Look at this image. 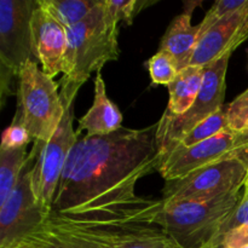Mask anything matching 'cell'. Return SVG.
Listing matches in <instances>:
<instances>
[{
	"label": "cell",
	"instance_id": "7402d4cb",
	"mask_svg": "<svg viewBox=\"0 0 248 248\" xmlns=\"http://www.w3.org/2000/svg\"><path fill=\"white\" fill-rule=\"evenodd\" d=\"M245 224H248V178L246 183H245L244 195H242L240 202L232 210L229 217L220 225L219 230L212 239V241L207 245H222L223 246V239H224L225 235L232 232V230L242 227Z\"/></svg>",
	"mask_w": 248,
	"mask_h": 248
},
{
	"label": "cell",
	"instance_id": "ffe728a7",
	"mask_svg": "<svg viewBox=\"0 0 248 248\" xmlns=\"http://www.w3.org/2000/svg\"><path fill=\"white\" fill-rule=\"evenodd\" d=\"M148 69L153 84L167 85V86L176 79L179 73L176 61L165 51H157L149 58Z\"/></svg>",
	"mask_w": 248,
	"mask_h": 248
},
{
	"label": "cell",
	"instance_id": "4dcf8cb0",
	"mask_svg": "<svg viewBox=\"0 0 248 248\" xmlns=\"http://www.w3.org/2000/svg\"><path fill=\"white\" fill-rule=\"evenodd\" d=\"M242 248H248V246H245V247H242Z\"/></svg>",
	"mask_w": 248,
	"mask_h": 248
},
{
	"label": "cell",
	"instance_id": "cb8c5ba5",
	"mask_svg": "<svg viewBox=\"0 0 248 248\" xmlns=\"http://www.w3.org/2000/svg\"><path fill=\"white\" fill-rule=\"evenodd\" d=\"M228 128L240 135L248 130V89L225 108Z\"/></svg>",
	"mask_w": 248,
	"mask_h": 248
},
{
	"label": "cell",
	"instance_id": "44dd1931",
	"mask_svg": "<svg viewBox=\"0 0 248 248\" xmlns=\"http://www.w3.org/2000/svg\"><path fill=\"white\" fill-rule=\"evenodd\" d=\"M110 16L118 23L132 24L133 19L145 7L154 5L155 0H104Z\"/></svg>",
	"mask_w": 248,
	"mask_h": 248
},
{
	"label": "cell",
	"instance_id": "d6986e66",
	"mask_svg": "<svg viewBox=\"0 0 248 248\" xmlns=\"http://www.w3.org/2000/svg\"><path fill=\"white\" fill-rule=\"evenodd\" d=\"M227 110H225V108H223L220 109V110H218L217 113L213 114L212 116L206 119L205 121L199 124V125L196 126V127H194L193 130L189 131V132L186 133L176 145H174L173 149L171 150V153L176 152V150L184 149V148L193 147V145L195 144H199V143L203 142V140H210V138L215 137V136H217L218 133L227 130ZM171 153H170V154H171ZM169 155H167V156H169ZM166 157H165V159H166ZM164 160H162V161H164Z\"/></svg>",
	"mask_w": 248,
	"mask_h": 248
},
{
	"label": "cell",
	"instance_id": "5bb4252c",
	"mask_svg": "<svg viewBox=\"0 0 248 248\" xmlns=\"http://www.w3.org/2000/svg\"><path fill=\"white\" fill-rule=\"evenodd\" d=\"M195 7L186 9L183 14L172 19L160 43L159 51H165L172 56L179 72L189 67L200 41L199 24H191V15Z\"/></svg>",
	"mask_w": 248,
	"mask_h": 248
},
{
	"label": "cell",
	"instance_id": "30bf717a",
	"mask_svg": "<svg viewBox=\"0 0 248 248\" xmlns=\"http://www.w3.org/2000/svg\"><path fill=\"white\" fill-rule=\"evenodd\" d=\"M235 137L236 133L227 128L199 144L176 150L160 164L157 172L165 182L183 178L234 152Z\"/></svg>",
	"mask_w": 248,
	"mask_h": 248
},
{
	"label": "cell",
	"instance_id": "ac0fdd59",
	"mask_svg": "<svg viewBox=\"0 0 248 248\" xmlns=\"http://www.w3.org/2000/svg\"><path fill=\"white\" fill-rule=\"evenodd\" d=\"M28 156L27 147L0 149V206L16 188Z\"/></svg>",
	"mask_w": 248,
	"mask_h": 248
},
{
	"label": "cell",
	"instance_id": "f1b7e54d",
	"mask_svg": "<svg viewBox=\"0 0 248 248\" xmlns=\"http://www.w3.org/2000/svg\"><path fill=\"white\" fill-rule=\"evenodd\" d=\"M16 248H27V247H24V246H18V247H16Z\"/></svg>",
	"mask_w": 248,
	"mask_h": 248
},
{
	"label": "cell",
	"instance_id": "83f0119b",
	"mask_svg": "<svg viewBox=\"0 0 248 248\" xmlns=\"http://www.w3.org/2000/svg\"><path fill=\"white\" fill-rule=\"evenodd\" d=\"M203 248H223L222 245H206Z\"/></svg>",
	"mask_w": 248,
	"mask_h": 248
},
{
	"label": "cell",
	"instance_id": "6da1fadb",
	"mask_svg": "<svg viewBox=\"0 0 248 248\" xmlns=\"http://www.w3.org/2000/svg\"><path fill=\"white\" fill-rule=\"evenodd\" d=\"M156 132L154 124L78 140L65 162L51 215H87L137 200L138 182L159 170Z\"/></svg>",
	"mask_w": 248,
	"mask_h": 248
},
{
	"label": "cell",
	"instance_id": "e0dca14e",
	"mask_svg": "<svg viewBox=\"0 0 248 248\" xmlns=\"http://www.w3.org/2000/svg\"><path fill=\"white\" fill-rule=\"evenodd\" d=\"M99 0H36L53 19L65 29L86 18Z\"/></svg>",
	"mask_w": 248,
	"mask_h": 248
},
{
	"label": "cell",
	"instance_id": "5b68a950",
	"mask_svg": "<svg viewBox=\"0 0 248 248\" xmlns=\"http://www.w3.org/2000/svg\"><path fill=\"white\" fill-rule=\"evenodd\" d=\"M230 56L232 55H228L206 65L200 93L186 113L174 115L165 109L162 116L156 123L160 164L189 131L224 108L225 78Z\"/></svg>",
	"mask_w": 248,
	"mask_h": 248
},
{
	"label": "cell",
	"instance_id": "3957f363",
	"mask_svg": "<svg viewBox=\"0 0 248 248\" xmlns=\"http://www.w3.org/2000/svg\"><path fill=\"white\" fill-rule=\"evenodd\" d=\"M244 188L212 199L162 200L157 224L177 246L203 248L212 241L220 225L240 202Z\"/></svg>",
	"mask_w": 248,
	"mask_h": 248
},
{
	"label": "cell",
	"instance_id": "ba28073f",
	"mask_svg": "<svg viewBox=\"0 0 248 248\" xmlns=\"http://www.w3.org/2000/svg\"><path fill=\"white\" fill-rule=\"evenodd\" d=\"M36 0L0 1V89L2 104L11 94V81L34 58L31 22Z\"/></svg>",
	"mask_w": 248,
	"mask_h": 248
},
{
	"label": "cell",
	"instance_id": "277c9868",
	"mask_svg": "<svg viewBox=\"0 0 248 248\" xmlns=\"http://www.w3.org/2000/svg\"><path fill=\"white\" fill-rule=\"evenodd\" d=\"M16 113L23 121L31 140L45 144L51 140L64 114L60 84L40 69L35 60L18 74Z\"/></svg>",
	"mask_w": 248,
	"mask_h": 248
},
{
	"label": "cell",
	"instance_id": "7c38bea8",
	"mask_svg": "<svg viewBox=\"0 0 248 248\" xmlns=\"http://www.w3.org/2000/svg\"><path fill=\"white\" fill-rule=\"evenodd\" d=\"M31 52L41 64L44 73L51 78L57 77L64 69L67 50V33L64 27L53 19L36 2L31 22Z\"/></svg>",
	"mask_w": 248,
	"mask_h": 248
},
{
	"label": "cell",
	"instance_id": "603a6c76",
	"mask_svg": "<svg viewBox=\"0 0 248 248\" xmlns=\"http://www.w3.org/2000/svg\"><path fill=\"white\" fill-rule=\"evenodd\" d=\"M247 0H217L215 4L212 5L210 10L206 12L205 17L202 21L199 23V29H200V39L202 38L203 34L206 31H210L216 23L220 21V19L225 18L236 11L237 9L244 6L246 4Z\"/></svg>",
	"mask_w": 248,
	"mask_h": 248
},
{
	"label": "cell",
	"instance_id": "52a82bcc",
	"mask_svg": "<svg viewBox=\"0 0 248 248\" xmlns=\"http://www.w3.org/2000/svg\"><path fill=\"white\" fill-rule=\"evenodd\" d=\"M64 107V114L55 135L45 144L36 143L33 147L35 153L31 181L36 200L48 216L52 211L56 191L64 170L70 150L79 140L80 135L74 130L75 99L61 97Z\"/></svg>",
	"mask_w": 248,
	"mask_h": 248
},
{
	"label": "cell",
	"instance_id": "d4e9b609",
	"mask_svg": "<svg viewBox=\"0 0 248 248\" xmlns=\"http://www.w3.org/2000/svg\"><path fill=\"white\" fill-rule=\"evenodd\" d=\"M31 137L24 127L23 121L16 113L12 123L2 132L0 149H16V148L28 147Z\"/></svg>",
	"mask_w": 248,
	"mask_h": 248
},
{
	"label": "cell",
	"instance_id": "4316f807",
	"mask_svg": "<svg viewBox=\"0 0 248 248\" xmlns=\"http://www.w3.org/2000/svg\"><path fill=\"white\" fill-rule=\"evenodd\" d=\"M241 149H248V130L240 133V135H236V137H235L234 152Z\"/></svg>",
	"mask_w": 248,
	"mask_h": 248
},
{
	"label": "cell",
	"instance_id": "7a4b0ae2",
	"mask_svg": "<svg viewBox=\"0 0 248 248\" xmlns=\"http://www.w3.org/2000/svg\"><path fill=\"white\" fill-rule=\"evenodd\" d=\"M67 50L61 79V97L75 99L80 87L93 73L120 56L119 23L110 16L104 0L80 23L65 29Z\"/></svg>",
	"mask_w": 248,
	"mask_h": 248
},
{
	"label": "cell",
	"instance_id": "9a60e30c",
	"mask_svg": "<svg viewBox=\"0 0 248 248\" xmlns=\"http://www.w3.org/2000/svg\"><path fill=\"white\" fill-rule=\"evenodd\" d=\"M205 77V67L189 65L184 68L169 85V104L166 110L174 115L186 113L200 93Z\"/></svg>",
	"mask_w": 248,
	"mask_h": 248
},
{
	"label": "cell",
	"instance_id": "9c48e42d",
	"mask_svg": "<svg viewBox=\"0 0 248 248\" xmlns=\"http://www.w3.org/2000/svg\"><path fill=\"white\" fill-rule=\"evenodd\" d=\"M35 153L31 150L16 188L0 206V248H16L40 232L48 215L36 200L31 171Z\"/></svg>",
	"mask_w": 248,
	"mask_h": 248
},
{
	"label": "cell",
	"instance_id": "2e32d148",
	"mask_svg": "<svg viewBox=\"0 0 248 248\" xmlns=\"http://www.w3.org/2000/svg\"><path fill=\"white\" fill-rule=\"evenodd\" d=\"M21 246L27 248H101L85 235L48 219L40 232Z\"/></svg>",
	"mask_w": 248,
	"mask_h": 248
},
{
	"label": "cell",
	"instance_id": "484cf974",
	"mask_svg": "<svg viewBox=\"0 0 248 248\" xmlns=\"http://www.w3.org/2000/svg\"><path fill=\"white\" fill-rule=\"evenodd\" d=\"M248 246V224L228 232L223 239V248H242Z\"/></svg>",
	"mask_w": 248,
	"mask_h": 248
},
{
	"label": "cell",
	"instance_id": "8992f818",
	"mask_svg": "<svg viewBox=\"0 0 248 248\" xmlns=\"http://www.w3.org/2000/svg\"><path fill=\"white\" fill-rule=\"evenodd\" d=\"M248 178V149L235 150L227 156L179 179L165 182L164 201L200 200L236 191Z\"/></svg>",
	"mask_w": 248,
	"mask_h": 248
},
{
	"label": "cell",
	"instance_id": "4fadbf2b",
	"mask_svg": "<svg viewBox=\"0 0 248 248\" xmlns=\"http://www.w3.org/2000/svg\"><path fill=\"white\" fill-rule=\"evenodd\" d=\"M123 114L119 107L107 94L102 73L94 78L93 103L87 113L79 119L78 132L86 131V137H103L123 127Z\"/></svg>",
	"mask_w": 248,
	"mask_h": 248
},
{
	"label": "cell",
	"instance_id": "8fae6325",
	"mask_svg": "<svg viewBox=\"0 0 248 248\" xmlns=\"http://www.w3.org/2000/svg\"><path fill=\"white\" fill-rule=\"evenodd\" d=\"M248 39V0L242 7L220 19L200 39L190 65L206 67L232 55Z\"/></svg>",
	"mask_w": 248,
	"mask_h": 248
},
{
	"label": "cell",
	"instance_id": "f546056e",
	"mask_svg": "<svg viewBox=\"0 0 248 248\" xmlns=\"http://www.w3.org/2000/svg\"><path fill=\"white\" fill-rule=\"evenodd\" d=\"M174 248H181V247H179V246H176Z\"/></svg>",
	"mask_w": 248,
	"mask_h": 248
}]
</instances>
